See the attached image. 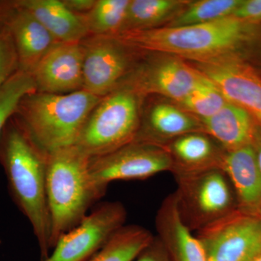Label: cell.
I'll list each match as a JSON object with an SVG mask.
<instances>
[{"label":"cell","instance_id":"6da1fadb","mask_svg":"<svg viewBox=\"0 0 261 261\" xmlns=\"http://www.w3.org/2000/svg\"><path fill=\"white\" fill-rule=\"evenodd\" d=\"M11 119L0 137V164L12 198L32 226L42 260L49 256L51 250L47 197L48 152Z\"/></svg>","mask_w":261,"mask_h":261},{"label":"cell","instance_id":"7a4b0ae2","mask_svg":"<svg viewBox=\"0 0 261 261\" xmlns=\"http://www.w3.org/2000/svg\"><path fill=\"white\" fill-rule=\"evenodd\" d=\"M250 25L231 15L210 23L125 31L111 36L132 49L198 62L233 54L250 39Z\"/></svg>","mask_w":261,"mask_h":261},{"label":"cell","instance_id":"3957f363","mask_svg":"<svg viewBox=\"0 0 261 261\" xmlns=\"http://www.w3.org/2000/svg\"><path fill=\"white\" fill-rule=\"evenodd\" d=\"M90 158L75 145L48 152L47 197L51 221L50 247L75 227L106 195L89 171Z\"/></svg>","mask_w":261,"mask_h":261},{"label":"cell","instance_id":"277c9868","mask_svg":"<svg viewBox=\"0 0 261 261\" xmlns=\"http://www.w3.org/2000/svg\"><path fill=\"white\" fill-rule=\"evenodd\" d=\"M102 97L82 89L57 94L35 92L19 103L13 120L47 152L75 145Z\"/></svg>","mask_w":261,"mask_h":261},{"label":"cell","instance_id":"5b68a950","mask_svg":"<svg viewBox=\"0 0 261 261\" xmlns=\"http://www.w3.org/2000/svg\"><path fill=\"white\" fill-rule=\"evenodd\" d=\"M140 92L120 87L105 96L90 113L75 146L89 158L109 153L137 138L141 123Z\"/></svg>","mask_w":261,"mask_h":261},{"label":"cell","instance_id":"8992f818","mask_svg":"<svg viewBox=\"0 0 261 261\" xmlns=\"http://www.w3.org/2000/svg\"><path fill=\"white\" fill-rule=\"evenodd\" d=\"M174 176L178 211L192 231L197 232L238 210L232 185L220 168Z\"/></svg>","mask_w":261,"mask_h":261},{"label":"cell","instance_id":"52a82bcc","mask_svg":"<svg viewBox=\"0 0 261 261\" xmlns=\"http://www.w3.org/2000/svg\"><path fill=\"white\" fill-rule=\"evenodd\" d=\"M127 212L118 201L96 205L85 218L62 235L53 252L41 261H87L126 223Z\"/></svg>","mask_w":261,"mask_h":261},{"label":"cell","instance_id":"ba28073f","mask_svg":"<svg viewBox=\"0 0 261 261\" xmlns=\"http://www.w3.org/2000/svg\"><path fill=\"white\" fill-rule=\"evenodd\" d=\"M196 237L207 261H251L261 254V217L238 209Z\"/></svg>","mask_w":261,"mask_h":261},{"label":"cell","instance_id":"9c48e42d","mask_svg":"<svg viewBox=\"0 0 261 261\" xmlns=\"http://www.w3.org/2000/svg\"><path fill=\"white\" fill-rule=\"evenodd\" d=\"M171 170V159L164 147L137 141L89 160L91 175L106 188L112 181L147 179Z\"/></svg>","mask_w":261,"mask_h":261},{"label":"cell","instance_id":"30bf717a","mask_svg":"<svg viewBox=\"0 0 261 261\" xmlns=\"http://www.w3.org/2000/svg\"><path fill=\"white\" fill-rule=\"evenodd\" d=\"M197 70L228 102L247 111L261 125V75L233 54L197 62Z\"/></svg>","mask_w":261,"mask_h":261},{"label":"cell","instance_id":"8fae6325","mask_svg":"<svg viewBox=\"0 0 261 261\" xmlns=\"http://www.w3.org/2000/svg\"><path fill=\"white\" fill-rule=\"evenodd\" d=\"M81 44L84 51L82 89L104 97L118 87L126 73L128 47L113 36H89Z\"/></svg>","mask_w":261,"mask_h":261},{"label":"cell","instance_id":"7c38bea8","mask_svg":"<svg viewBox=\"0 0 261 261\" xmlns=\"http://www.w3.org/2000/svg\"><path fill=\"white\" fill-rule=\"evenodd\" d=\"M83 59L81 42H58L31 73L37 92L63 94L82 90Z\"/></svg>","mask_w":261,"mask_h":261},{"label":"cell","instance_id":"4fadbf2b","mask_svg":"<svg viewBox=\"0 0 261 261\" xmlns=\"http://www.w3.org/2000/svg\"><path fill=\"white\" fill-rule=\"evenodd\" d=\"M4 23L13 39L19 70L31 73L58 41L28 10L11 1Z\"/></svg>","mask_w":261,"mask_h":261},{"label":"cell","instance_id":"5bb4252c","mask_svg":"<svg viewBox=\"0 0 261 261\" xmlns=\"http://www.w3.org/2000/svg\"><path fill=\"white\" fill-rule=\"evenodd\" d=\"M155 228L171 261H207L203 247L182 221L175 194L163 200L155 217Z\"/></svg>","mask_w":261,"mask_h":261},{"label":"cell","instance_id":"9a60e30c","mask_svg":"<svg viewBox=\"0 0 261 261\" xmlns=\"http://www.w3.org/2000/svg\"><path fill=\"white\" fill-rule=\"evenodd\" d=\"M203 77L180 58H171L142 71L132 86L140 93L160 94L181 102Z\"/></svg>","mask_w":261,"mask_h":261},{"label":"cell","instance_id":"2e32d148","mask_svg":"<svg viewBox=\"0 0 261 261\" xmlns=\"http://www.w3.org/2000/svg\"><path fill=\"white\" fill-rule=\"evenodd\" d=\"M214 139L203 132L180 136L163 146L172 162L171 173L188 174L220 168L226 150L218 147Z\"/></svg>","mask_w":261,"mask_h":261},{"label":"cell","instance_id":"e0dca14e","mask_svg":"<svg viewBox=\"0 0 261 261\" xmlns=\"http://www.w3.org/2000/svg\"><path fill=\"white\" fill-rule=\"evenodd\" d=\"M221 170L232 185L239 210L253 214L261 202V171L251 144L226 150Z\"/></svg>","mask_w":261,"mask_h":261},{"label":"cell","instance_id":"ac0fdd59","mask_svg":"<svg viewBox=\"0 0 261 261\" xmlns=\"http://www.w3.org/2000/svg\"><path fill=\"white\" fill-rule=\"evenodd\" d=\"M28 10L58 42L79 43L89 37L85 15H78L59 0H16Z\"/></svg>","mask_w":261,"mask_h":261},{"label":"cell","instance_id":"d6986e66","mask_svg":"<svg viewBox=\"0 0 261 261\" xmlns=\"http://www.w3.org/2000/svg\"><path fill=\"white\" fill-rule=\"evenodd\" d=\"M202 132L216 140L226 151L250 145L255 123L247 111L227 102L219 112L201 121Z\"/></svg>","mask_w":261,"mask_h":261},{"label":"cell","instance_id":"ffe728a7","mask_svg":"<svg viewBox=\"0 0 261 261\" xmlns=\"http://www.w3.org/2000/svg\"><path fill=\"white\" fill-rule=\"evenodd\" d=\"M195 132H202L200 123L171 105L159 104L151 110L147 124L141 127L135 141L163 147L180 136Z\"/></svg>","mask_w":261,"mask_h":261},{"label":"cell","instance_id":"44dd1931","mask_svg":"<svg viewBox=\"0 0 261 261\" xmlns=\"http://www.w3.org/2000/svg\"><path fill=\"white\" fill-rule=\"evenodd\" d=\"M154 236L139 225H124L87 261H135Z\"/></svg>","mask_w":261,"mask_h":261},{"label":"cell","instance_id":"7402d4cb","mask_svg":"<svg viewBox=\"0 0 261 261\" xmlns=\"http://www.w3.org/2000/svg\"><path fill=\"white\" fill-rule=\"evenodd\" d=\"M186 2L176 0H132L119 32L153 28L173 14Z\"/></svg>","mask_w":261,"mask_h":261},{"label":"cell","instance_id":"603a6c76","mask_svg":"<svg viewBox=\"0 0 261 261\" xmlns=\"http://www.w3.org/2000/svg\"><path fill=\"white\" fill-rule=\"evenodd\" d=\"M129 0H97L85 15L90 36H111L121 30Z\"/></svg>","mask_w":261,"mask_h":261},{"label":"cell","instance_id":"cb8c5ba5","mask_svg":"<svg viewBox=\"0 0 261 261\" xmlns=\"http://www.w3.org/2000/svg\"><path fill=\"white\" fill-rule=\"evenodd\" d=\"M241 0H201L190 3L170 27L210 23L231 16Z\"/></svg>","mask_w":261,"mask_h":261},{"label":"cell","instance_id":"d4e9b609","mask_svg":"<svg viewBox=\"0 0 261 261\" xmlns=\"http://www.w3.org/2000/svg\"><path fill=\"white\" fill-rule=\"evenodd\" d=\"M37 92L32 74L18 70L0 88V137L5 127L14 116L20 100Z\"/></svg>","mask_w":261,"mask_h":261},{"label":"cell","instance_id":"484cf974","mask_svg":"<svg viewBox=\"0 0 261 261\" xmlns=\"http://www.w3.org/2000/svg\"><path fill=\"white\" fill-rule=\"evenodd\" d=\"M227 102L219 89L204 76L198 86L181 103L187 111L202 121L219 112Z\"/></svg>","mask_w":261,"mask_h":261},{"label":"cell","instance_id":"4316f807","mask_svg":"<svg viewBox=\"0 0 261 261\" xmlns=\"http://www.w3.org/2000/svg\"><path fill=\"white\" fill-rule=\"evenodd\" d=\"M18 70L14 43L3 20L0 23V88Z\"/></svg>","mask_w":261,"mask_h":261},{"label":"cell","instance_id":"83f0119b","mask_svg":"<svg viewBox=\"0 0 261 261\" xmlns=\"http://www.w3.org/2000/svg\"><path fill=\"white\" fill-rule=\"evenodd\" d=\"M232 16L249 24L261 21V0H241Z\"/></svg>","mask_w":261,"mask_h":261},{"label":"cell","instance_id":"f1b7e54d","mask_svg":"<svg viewBox=\"0 0 261 261\" xmlns=\"http://www.w3.org/2000/svg\"><path fill=\"white\" fill-rule=\"evenodd\" d=\"M135 261H171L157 236L140 252Z\"/></svg>","mask_w":261,"mask_h":261},{"label":"cell","instance_id":"f546056e","mask_svg":"<svg viewBox=\"0 0 261 261\" xmlns=\"http://www.w3.org/2000/svg\"><path fill=\"white\" fill-rule=\"evenodd\" d=\"M97 0H63L65 6L78 15H87L92 10Z\"/></svg>","mask_w":261,"mask_h":261},{"label":"cell","instance_id":"4dcf8cb0","mask_svg":"<svg viewBox=\"0 0 261 261\" xmlns=\"http://www.w3.org/2000/svg\"><path fill=\"white\" fill-rule=\"evenodd\" d=\"M251 145L255 151L257 164L261 171V125H255Z\"/></svg>","mask_w":261,"mask_h":261},{"label":"cell","instance_id":"1f68e13d","mask_svg":"<svg viewBox=\"0 0 261 261\" xmlns=\"http://www.w3.org/2000/svg\"><path fill=\"white\" fill-rule=\"evenodd\" d=\"M10 2H1L0 1V23L3 22L5 16H6L7 13H8V10L10 8Z\"/></svg>","mask_w":261,"mask_h":261},{"label":"cell","instance_id":"d6a6232c","mask_svg":"<svg viewBox=\"0 0 261 261\" xmlns=\"http://www.w3.org/2000/svg\"><path fill=\"white\" fill-rule=\"evenodd\" d=\"M253 215H256V216H260L261 217V202L257 206V208L254 211Z\"/></svg>","mask_w":261,"mask_h":261},{"label":"cell","instance_id":"836d02e7","mask_svg":"<svg viewBox=\"0 0 261 261\" xmlns=\"http://www.w3.org/2000/svg\"><path fill=\"white\" fill-rule=\"evenodd\" d=\"M251 261H261V254L260 255H259L258 256L255 257V258H254L253 260H252Z\"/></svg>","mask_w":261,"mask_h":261},{"label":"cell","instance_id":"e575fe53","mask_svg":"<svg viewBox=\"0 0 261 261\" xmlns=\"http://www.w3.org/2000/svg\"><path fill=\"white\" fill-rule=\"evenodd\" d=\"M2 243V241H1V240H0V244H1Z\"/></svg>","mask_w":261,"mask_h":261}]
</instances>
